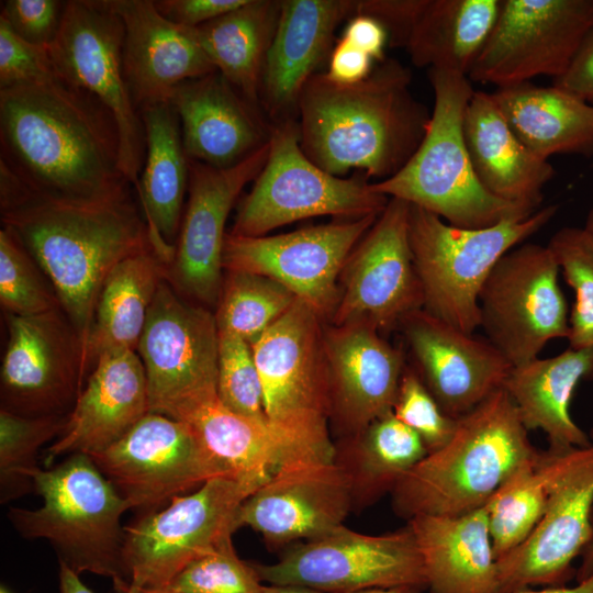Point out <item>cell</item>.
Returning <instances> with one entry per match:
<instances>
[{
    "mask_svg": "<svg viewBox=\"0 0 593 593\" xmlns=\"http://www.w3.org/2000/svg\"><path fill=\"white\" fill-rule=\"evenodd\" d=\"M268 149L267 144L226 169L189 160V199L166 276L184 299L202 306L217 304L226 220L244 187L262 169Z\"/></svg>",
    "mask_w": 593,
    "mask_h": 593,
    "instance_id": "obj_21",
    "label": "cell"
},
{
    "mask_svg": "<svg viewBox=\"0 0 593 593\" xmlns=\"http://www.w3.org/2000/svg\"><path fill=\"white\" fill-rule=\"evenodd\" d=\"M559 264L547 246L523 243L494 266L479 294L480 328L513 367L568 338L569 315Z\"/></svg>",
    "mask_w": 593,
    "mask_h": 593,
    "instance_id": "obj_14",
    "label": "cell"
},
{
    "mask_svg": "<svg viewBox=\"0 0 593 593\" xmlns=\"http://www.w3.org/2000/svg\"><path fill=\"white\" fill-rule=\"evenodd\" d=\"M124 25L123 68L132 99L143 108L169 102L187 80L216 71L195 29L166 19L152 0H111Z\"/></svg>",
    "mask_w": 593,
    "mask_h": 593,
    "instance_id": "obj_26",
    "label": "cell"
},
{
    "mask_svg": "<svg viewBox=\"0 0 593 593\" xmlns=\"http://www.w3.org/2000/svg\"><path fill=\"white\" fill-rule=\"evenodd\" d=\"M280 5L281 0H247L237 9L195 29L216 71L258 108L261 76L278 25Z\"/></svg>",
    "mask_w": 593,
    "mask_h": 593,
    "instance_id": "obj_37",
    "label": "cell"
},
{
    "mask_svg": "<svg viewBox=\"0 0 593 593\" xmlns=\"http://www.w3.org/2000/svg\"><path fill=\"white\" fill-rule=\"evenodd\" d=\"M66 1L7 0L1 2L0 20L22 40L48 47L58 34Z\"/></svg>",
    "mask_w": 593,
    "mask_h": 593,
    "instance_id": "obj_48",
    "label": "cell"
},
{
    "mask_svg": "<svg viewBox=\"0 0 593 593\" xmlns=\"http://www.w3.org/2000/svg\"><path fill=\"white\" fill-rule=\"evenodd\" d=\"M491 94L515 135L540 158L593 156V103L530 81L500 87Z\"/></svg>",
    "mask_w": 593,
    "mask_h": 593,
    "instance_id": "obj_33",
    "label": "cell"
},
{
    "mask_svg": "<svg viewBox=\"0 0 593 593\" xmlns=\"http://www.w3.org/2000/svg\"><path fill=\"white\" fill-rule=\"evenodd\" d=\"M126 593H170L165 590H158V589H143V588H133L130 586Z\"/></svg>",
    "mask_w": 593,
    "mask_h": 593,
    "instance_id": "obj_59",
    "label": "cell"
},
{
    "mask_svg": "<svg viewBox=\"0 0 593 593\" xmlns=\"http://www.w3.org/2000/svg\"><path fill=\"white\" fill-rule=\"evenodd\" d=\"M33 481L43 505L11 508L8 518L14 529L24 538L47 540L58 563L76 574L110 578L119 593H126L131 582L124 564L125 526L121 518L130 507L91 457L69 455L53 468H38Z\"/></svg>",
    "mask_w": 593,
    "mask_h": 593,
    "instance_id": "obj_6",
    "label": "cell"
},
{
    "mask_svg": "<svg viewBox=\"0 0 593 593\" xmlns=\"http://www.w3.org/2000/svg\"><path fill=\"white\" fill-rule=\"evenodd\" d=\"M409 215L407 202L390 198L354 248L340 273L333 325L369 323L389 331L406 314L424 307L410 246Z\"/></svg>",
    "mask_w": 593,
    "mask_h": 593,
    "instance_id": "obj_20",
    "label": "cell"
},
{
    "mask_svg": "<svg viewBox=\"0 0 593 593\" xmlns=\"http://www.w3.org/2000/svg\"><path fill=\"white\" fill-rule=\"evenodd\" d=\"M580 566L575 572L578 581L593 573V513L591 518V536L580 556Z\"/></svg>",
    "mask_w": 593,
    "mask_h": 593,
    "instance_id": "obj_55",
    "label": "cell"
},
{
    "mask_svg": "<svg viewBox=\"0 0 593 593\" xmlns=\"http://www.w3.org/2000/svg\"><path fill=\"white\" fill-rule=\"evenodd\" d=\"M342 37L373 60L381 63L385 59L389 35L382 23L374 18L366 14L354 15L347 21Z\"/></svg>",
    "mask_w": 593,
    "mask_h": 593,
    "instance_id": "obj_52",
    "label": "cell"
},
{
    "mask_svg": "<svg viewBox=\"0 0 593 593\" xmlns=\"http://www.w3.org/2000/svg\"><path fill=\"white\" fill-rule=\"evenodd\" d=\"M502 0H424L404 48L417 67L468 76L488 41Z\"/></svg>",
    "mask_w": 593,
    "mask_h": 593,
    "instance_id": "obj_35",
    "label": "cell"
},
{
    "mask_svg": "<svg viewBox=\"0 0 593 593\" xmlns=\"http://www.w3.org/2000/svg\"><path fill=\"white\" fill-rule=\"evenodd\" d=\"M295 300L289 289L271 278L227 271L214 313L217 329L251 345Z\"/></svg>",
    "mask_w": 593,
    "mask_h": 593,
    "instance_id": "obj_40",
    "label": "cell"
},
{
    "mask_svg": "<svg viewBox=\"0 0 593 593\" xmlns=\"http://www.w3.org/2000/svg\"><path fill=\"white\" fill-rule=\"evenodd\" d=\"M593 27V0H502L468 78L500 87L561 77Z\"/></svg>",
    "mask_w": 593,
    "mask_h": 593,
    "instance_id": "obj_17",
    "label": "cell"
},
{
    "mask_svg": "<svg viewBox=\"0 0 593 593\" xmlns=\"http://www.w3.org/2000/svg\"><path fill=\"white\" fill-rule=\"evenodd\" d=\"M417 373L441 410L458 419L503 388L513 366L486 338L465 333L424 309L399 323Z\"/></svg>",
    "mask_w": 593,
    "mask_h": 593,
    "instance_id": "obj_23",
    "label": "cell"
},
{
    "mask_svg": "<svg viewBox=\"0 0 593 593\" xmlns=\"http://www.w3.org/2000/svg\"><path fill=\"white\" fill-rule=\"evenodd\" d=\"M591 441L539 455L547 503L532 535L497 559L502 593L536 585L560 586L572 573L591 536L593 513V428Z\"/></svg>",
    "mask_w": 593,
    "mask_h": 593,
    "instance_id": "obj_13",
    "label": "cell"
},
{
    "mask_svg": "<svg viewBox=\"0 0 593 593\" xmlns=\"http://www.w3.org/2000/svg\"><path fill=\"white\" fill-rule=\"evenodd\" d=\"M379 214L347 222L264 236L226 234L223 269L271 278L321 318L332 317L339 300L337 280L360 239Z\"/></svg>",
    "mask_w": 593,
    "mask_h": 593,
    "instance_id": "obj_18",
    "label": "cell"
},
{
    "mask_svg": "<svg viewBox=\"0 0 593 593\" xmlns=\"http://www.w3.org/2000/svg\"><path fill=\"white\" fill-rule=\"evenodd\" d=\"M356 13V0H281L259 90L260 108L273 123L293 119L304 86L332 53L336 30Z\"/></svg>",
    "mask_w": 593,
    "mask_h": 593,
    "instance_id": "obj_27",
    "label": "cell"
},
{
    "mask_svg": "<svg viewBox=\"0 0 593 593\" xmlns=\"http://www.w3.org/2000/svg\"><path fill=\"white\" fill-rule=\"evenodd\" d=\"M553 86L593 103V27L584 36L567 71Z\"/></svg>",
    "mask_w": 593,
    "mask_h": 593,
    "instance_id": "obj_51",
    "label": "cell"
},
{
    "mask_svg": "<svg viewBox=\"0 0 593 593\" xmlns=\"http://www.w3.org/2000/svg\"><path fill=\"white\" fill-rule=\"evenodd\" d=\"M373 59L362 51L340 37L329 55L325 76L339 85L358 83L372 72Z\"/></svg>",
    "mask_w": 593,
    "mask_h": 593,
    "instance_id": "obj_50",
    "label": "cell"
},
{
    "mask_svg": "<svg viewBox=\"0 0 593 593\" xmlns=\"http://www.w3.org/2000/svg\"><path fill=\"white\" fill-rule=\"evenodd\" d=\"M247 0H156L157 10L169 21L197 29L243 5Z\"/></svg>",
    "mask_w": 593,
    "mask_h": 593,
    "instance_id": "obj_49",
    "label": "cell"
},
{
    "mask_svg": "<svg viewBox=\"0 0 593 593\" xmlns=\"http://www.w3.org/2000/svg\"><path fill=\"white\" fill-rule=\"evenodd\" d=\"M123 40V21L111 0H69L58 34L47 49L55 74L94 96L114 116L121 169L137 189L146 141L124 75Z\"/></svg>",
    "mask_w": 593,
    "mask_h": 593,
    "instance_id": "obj_11",
    "label": "cell"
},
{
    "mask_svg": "<svg viewBox=\"0 0 593 593\" xmlns=\"http://www.w3.org/2000/svg\"><path fill=\"white\" fill-rule=\"evenodd\" d=\"M168 265L153 248L120 261L107 277L83 348L86 372L109 351H136L147 315Z\"/></svg>",
    "mask_w": 593,
    "mask_h": 593,
    "instance_id": "obj_34",
    "label": "cell"
},
{
    "mask_svg": "<svg viewBox=\"0 0 593 593\" xmlns=\"http://www.w3.org/2000/svg\"><path fill=\"white\" fill-rule=\"evenodd\" d=\"M1 410L27 416L68 415L87 376L83 343L64 313L7 315Z\"/></svg>",
    "mask_w": 593,
    "mask_h": 593,
    "instance_id": "obj_19",
    "label": "cell"
},
{
    "mask_svg": "<svg viewBox=\"0 0 593 593\" xmlns=\"http://www.w3.org/2000/svg\"><path fill=\"white\" fill-rule=\"evenodd\" d=\"M512 593H593V573L583 580L578 581L573 586H551L541 590L525 588Z\"/></svg>",
    "mask_w": 593,
    "mask_h": 593,
    "instance_id": "obj_54",
    "label": "cell"
},
{
    "mask_svg": "<svg viewBox=\"0 0 593 593\" xmlns=\"http://www.w3.org/2000/svg\"><path fill=\"white\" fill-rule=\"evenodd\" d=\"M0 593H10V592L7 590V588L1 586Z\"/></svg>",
    "mask_w": 593,
    "mask_h": 593,
    "instance_id": "obj_60",
    "label": "cell"
},
{
    "mask_svg": "<svg viewBox=\"0 0 593 593\" xmlns=\"http://www.w3.org/2000/svg\"><path fill=\"white\" fill-rule=\"evenodd\" d=\"M583 230L593 242V208L589 211Z\"/></svg>",
    "mask_w": 593,
    "mask_h": 593,
    "instance_id": "obj_58",
    "label": "cell"
},
{
    "mask_svg": "<svg viewBox=\"0 0 593 593\" xmlns=\"http://www.w3.org/2000/svg\"><path fill=\"white\" fill-rule=\"evenodd\" d=\"M0 303L7 315L31 316L61 307L34 258L7 228L0 231Z\"/></svg>",
    "mask_w": 593,
    "mask_h": 593,
    "instance_id": "obj_42",
    "label": "cell"
},
{
    "mask_svg": "<svg viewBox=\"0 0 593 593\" xmlns=\"http://www.w3.org/2000/svg\"><path fill=\"white\" fill-rule=\"evenodd\" d=\"M430 593H502L485 505L457 515H417L406 521Z\"/></svg>",
    "mask_w": 593,
    "mask_h": 593,
    "instance_id": "obj_30",
    "label": "cell"
},
{
    "mask_svg": "<svg viewBox=\"0 0 593 593\" xmlns=\"http://www.w3.org/2000/svg\"><path fill=\"white\" fill-rule=\"evenodd\" d=\"M322 318L296 298L251 346L268 422L292 461H334Z\"/></svg>",
    "mask_w": 593,
    "mask_h": 593,
    "instance_id": "obj_7",
    "label": "cell"
},
{
    "mask_svg": "<svg viewBox=\"0 0 593 593\" xmlns=\"http://www.w3.org/2000/svg\"><path fill=\"white\" fill-rule=\"evenodd\" d=\"M548 247L574 291L569 315V347L593 346V242L583 227H563L553 234Z\"/></svg>",
    "mask_w": 593,
    "mask_h": 593,
    "instance_id": "obj_43",
    "label": "cell"
},
{
    "mask_svg": "<svg viewBox=\"0 0 593 593\" xmlns=\"http://www.w3.org/2000/svg\"><path fill=\"white\" fill-rule=\"evenodd\" d=\"M181 422L233 479L259 488L288 462L286 446L269 422L236 414L219 398L197 406Z\"/></svg>",
    "mask_w": 593,
    "mask_h": 593,
    "instance_id": "obj_38",
    "label": "cell"
},
{
    "mask_svg": "<svg viewBox=\"0 0 593 593\" xmlns=\"http://www.w3.org/2000/svg\"><path fill=\"white\" fill-rule=\"evenodd\" d=\"M558 209L551 204L525 219L466 228L410 204L409 238L423 309L474 334L480 328L479 294L492 269L507 251L545 227Z\"/></svg>",
    "mask_w": 593,
    "mask_h": 593,
    "instance_id": "obj_8",
    "label": "cell"
},
{
    "mask_svg": "<svg viewBox=\"0 0 593 593\" xmlns=\"http://www.w3.org/2000/svg\"><path fill=\"white\" fill-rule=\"evenodd\" d=\"M217 398L230 411L268 422L260 377L251 346L243 338L219 331Z\"/></svg>",
    "mask_w": 593,
    "mask_h": 593,
    "instance_id": "obj_45",
    "label": "cell"
},
{
    "mask_svg": "<svg viewBox=\"0 0 593 593\" xmlns=\"http://www.w3.org/2000/svg\"><path fill=\"white\" fill-rule=\"evenodd\" d=\"M421 437L390 412L335 444L334 462L345 472L353 510H362L393 491L426 455Z\"/></svg>",
    "mask_w": 593,
    "mask_h": 593,
    "instance_id": "obj_36",
    "label": "cell"
},
{
    "mask_svg": "<svg viewBox=\"0 0 593 593\" xmlns=\"http://www.w3.org/2000/svg\"><path fill=\"white\" fill-rule=\"evenodd\" d=\"M538 452L502 388L458 418L451 438L401 478L391 492L392 508L406 521L474 511Z\"/></svg>",
    "mask_w": 593,
    "mask_h": 593,
    "instance_id": "obj_4",
    "label": "cell"
},
{
    "mask_svg": "<svg viewBox=\"0 0 593 593\" xmlns=\"http://www.w3.org/2000/svg\"><path fill=\"white\" fill-rule=\"evenodd\" d=\"M463 138L473 170L494 197L530 210L540 209L552 165L515 135L491 93L474 91L463 114Z\"/></svg>",
    "mask_w": 593,
    "mask_h": 593,
    "instance_id": "obj_29",
    "label": "cell"
},
{
    "mask_svg": "<svg viewBox=\"0 0 593 593\" xmlns=\"http://www.w3.org/2000/svg\"><path fill=\"white\" fill-rule=\"evenodd\" d=\"M90 457L139 515L159 511L210 479L230 477L188 424L157 413H148L120 440Z\"/></svg>",
    "mask_w": 593,
    "mask_h": 593,
    "instance_id": "obj_16",
    "label": "cell"
},
{
    "mask_svg": "<svg viewBox=\"0 0 593 593\" xmlns=\"http://www.w3.org/2000/svg\"><path fill=\"white\" fill-rule=\"evenodd\" d=\"M260 593H323L318 590L298 584H264Z\"/></svg>",
    "mask_w": 593,
    "mask_h": 593,
    "instance_id": "obj_56",
    "label": "cell"
},
{
    "mask_svg": "<svg viewBox=\"0 0 593 593\" xmlns=\"http://www.w3.org/2000/svg\"><path fill=\"white\" fill-rule=\"evenodd\" d=\"M150 413L147 381L134 350L102 354L68 415L63 433L47 448L45 463L59 456H92L125 436Z\"/></svg>",
    "mask_w": 593,
    "mask_h": 593,
    "instance_id": "obj_28",
    "label": "cell"
},
{
    "mask_svg": "<svg viewBox=\"0 0 593 593\" xmlns=\"http://www.w3.org/2000/svg\"><path fill=\"white\" fill-rule=\"evenodd\" d=\"M54 74L47 47L22 40L0 20V89L35 82Z\"/></svg>",
    "mask_w": 593,
    "mask_h": 593,
    "instance_id": "obj_47",
    "label": "cell"
},
{
    "mask_svg": "<svg viewBox=\"0 0 593 593\" xmlns=\"http://www.w3.org/2000/svg\"><path fill=\"white\" fill-rule=\"evenodd\" d=\"M68 415L27 417L0 410L2 504L35 491L33 474L40 468V448L63 433Z\"/></svg>",
    "mask_w": 593,
    "mask_h": 593,
    "instance_id": "obj_41",
    "label": "cell"
},
{
    "mask_svg": "<svg viewBox=\"0 0 593 593\" xmlns=\"http://www.w3.org/2000/svg\"><path fill=\"white\" fill-rule=\"evenodd\" d=\"M392 412L421 437L428 452L443 447L451 438L457 425V419L441 410L416 370L406 367Z\"/></svg>",
    "mask_w": 593,
    "mask_h": 593,
    "instance_id": "obj_46",
    "label": "cell"
},
{
    "mask_svg": "<svg viewBox=\"0 0 593 593\" xmlns=\"http://www.w3.org/2000/svg\"><path fill=\"white\" fill-rule=\"evenodd\" d=\"M539 455L513 472L485 503L496 560L519 547L545 513L547 489Z\"/></svg>",
    "mask_w": 593,
    "mask_h": 593,
    "instance_id": "obj_39",
    "label": "cell"
},
{
    "mask_svg": "<svg viewBox=\"0 0 593 593\" xmlns=\"http://www.w3.org/2000/svg\"><path fill=\"white\" fill-rule=\"evenodd\" d=\"M59 593H94L86 586L78 574L59 563L58 571Z\"/></svg>",
    "mask_w": 593,
    "mask_h": 593,
    "instance_id": "obj_53",
    "label": "cell"
},
{
    "mask_svg": "<svg viewBox=\"0 0 593 593\" xmlns=\"http://www.w3.org/2000/svg\"><path fill=\"white\" fill-rule=\"evenodd\" d=\"M411 80L392 58L354 85L313 75L296 109L304 154L338 177L351 169L381 180L395 175L422 143L432 115L412 93Z\"/></svg>",
    "mask_w": 593,
    "mask_h": 593,
    "instance_id": "obj_3",
    "label": "cell"
},
{
    "mask_svg": "<svg viewBox=\"0 0 593 593\" xmlns=\"http://www.w3.org/2000/svg\"><path fill=\"white\" fill-rule=\"evenodd\" d=\"M146 154L136 189L137 201L149 231L152 246L170 265L182 221L189 186V158L180 122L170 102L143 108Z\"/></svg>",
    "mask_w": 593,
    "mask_h": 593,
    "instance_id": "obj_31",
    "label": "cell"
},
{
    "mask_svg": "<svg viewBox=\"0 0 593 593\" xmlns=\"http://www.w3.org/2000/svg\"><path fill=\"white\" fill-rule=\"evenodd\" d=\"M251 563L262 583L298 584L323 593L401 585L426 589L422 557L409 524L382 535L343 525L290 546L275 563Z\"/></svg>",
    "mask_w": 593,
    "mask_h": 593,
    "instance_id": "obj_15",
    "label": "cell"
},
{
    "mask_svg": "<svg viewBox=\"0 0 593 593\" xmlns=\"http://www.w3.org/2000/svg\"><path fill=\"white\" fill-rule=\"evenodd\" d=\"M0 163L45 197L99 201L131 191L114 116L56 74L0 89Z\"/></svg>",
    "mask_w": 593,
    "mask_h": 593,
    "instance_id": "obj_1",
    "label": "cell"
},
{
    "mask_svg": "<svg viewBox=\"0 0 593 593\" xmlns=\"http://www.w3.org/2000/svg\"><path fill=\"white\" fill-rule=\"evenodd\" d=\"M0 206L2 227L46 275L85 348L109 273L123 259L153 248L139 204L131 191L99 201L45 197L0 163Z\"/></svg>",
    "mask_w": 593,
    "mask_h": 593,
    "instance_id": "obj_2",
    "label": "cell"
},
{
    "mask_svg": "<svg viewBox=\"0 0 593 593\" xmlns=\"http://www.w3.org/2000/svg\"><path fill=\"white\" fill-rule=\"evenodd\" d=\"M423 589L412 585H401V586H391V588H374L359 590L348 593H422Z\"/></svg>",
    "mask_w": 593,
    "mask_h": 593,
    "instance_id": "obj_57",
    "label": "cell"
},
{
    "mask_svg": "<svg viewBox=\"0 0 593 593\" xmlns=\"http://www.w3.org/2000/svg\"><path fill=\"white\" fill-rule=\"evenodd\" d=\"M257 489L216 477L125 526L123 557L131 586L164 589L191 561L232 537L238 507Z\"/></svg>",
    "mask_w": 593,
    "mask_h": 593,
    "instance_id": "obj_12",
    "label": "cell"
},
{
    "mask_svg": "<svg viewBox=\"0 0 593 593\" xmlns=\"http://www.w3.org/2000/svg\"><path fill=\"white\" fill-rule=\"evenodd\" d=\"M593 380V346L568 347L549 357L512 368L503 389L515 403L526 429L542 430L550 450L590 444V436L574 422L570 406L577 387Z\"/></svg>",
    "mask_w": 593,
    "mask_h": 593,
    "instance_id": "obj_32",
    "label": "cell"
},
{
    "mask_svg": "<svg viewBox=\"0 0 593 593\" xmlns=\"http://www.w3.org/2000/svg\"><path fill=\"white\" fill-rule=\"evenodd\" d=\"M264 583L251 562L236 553L232 537L186 566L160 589L170 593H260Z\"/></svg>",
    "mask_w": 593,
    "mask_h": 593,
    "instance_id": "obj_44",
    "label": "cell"
},
{
    "mask_svg": "<svg viewBox=\"0 0 593 593\" xmlns=\"http://www.w3.org/2000/svg\"><path fill=\"white\" fill-rule=\"evenodd\" d=\"M428 77L434 108L425 136L403 168L372 182L373 190L466 228L534 214V210L491 194L473 170L462 130L463 114L474 92L468 76L430 68Z\"/></svg>",
    "mask_w": 593,
    "mask_h": 593,
    "instance_id": "obj_5",
    "label": "cell"
},
{
    "mask_svg": "<svg viewBox=\"0 0 593 593\" xmlns=\"http://www.w3.org/2000/svg\"><path fill=\"white\" fill-rule=\"evenodd\" d=\"M169 102L189 160L234 167L268 144L272 125L219 71L178 85Z\"/></svg>",
    "mask_w": 593,
    "mask_h": 593,
    "instance_id": "obj_25",
    "label": "cell"
},
{
    "mask_svg": "<svg viewBox=\"0 0 593 593\" xmlns=\"http://www.w3.org/2000/svg\"><path fill=\"white\" fill-rule=\"evenodd\" d=\"M331 421L342 437L355 435L392 412L405 369L402 351L369 323L323 329Z\"/></svg>",
    "mask_w": 593,
    "mask_h": 593,
    "instance_id": "obj_24",
    "label": "cell"
},
{
    "mask_svg": "<svg viewBox=\"0 0 593 593\" xmlns=\"http://www.w3.org/2000/svg\"><path fill=\"white\" fill-rule=\"evenodd\" d=\"M268 145L267 160L238 205L232 235L264 236L322 215L359 219L380 214L389 202L363 172L342 178L315 165L300 146L294 119L273 123Z\"/></svg>",
    "mask_w": 593,
    "mask_h": 593,
    "instance_id": "obj_9",
    "label": "cell"
},
{
    "mask_svg": "<svg viewBox=\"0 0 593 593\" xmlns=\"http://www.w3.org/2000/svg\"><path fill=\"white\" fill-rule=\"evenodd\" d=\"M150 413L181 421L217 398L219 329L205 306L189 302L164 279L137 345Z\"/></svg>",
    "mask_w": 593,
    "mask_h": 593,
    "instance_id": "obj_10",
    "label": "cell"
},
{
    "mask_svg": "<svg viewBox=\"0 0 593 593\" xmlns=\"http://www.w3.org/2000/svg\"><path fill=\"white\" fill-rule=\"evenodd\" d=\"M353 496L344 470L334 461L281 465L247 496L235 516L236 529L248 526L271 549L323 537L344 525Z\"/></svg>",
    "mask_w": 593,
    "mask_h": 593,
    "instance_id": "obj_22",
    "label": "cell"
}]
</instances>
